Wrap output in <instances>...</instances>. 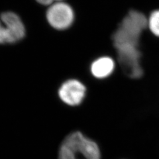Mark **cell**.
Segmentation results:
<instances>
[{"label":"cell","instance_id":"obj_1","mask_svg":"<svg viewBox=\"0 0 159 159\" xmlns=\"http://www.w3.org/2000/svg\"><path fill=\"white\" fill-rule=\"evenodd\" d=\"M147 23L144 15L131 11L123 20L113 36L119 61L124 72L131 78H139L143 74L140 62L141 54L139 50V40Z\"/></svg>","mask_w":159,"mask_h":159},{"label":"cell","instance_id":"obj_2","mask_svg":"<svg viewBox=\"0 0 159 159\" xmlns=\"http://www.w3.org/2000/svg\"><path fill=\"white\" fill-rule=\"evenodd\" d=\"M98 144L81 132H74L64 139L60 148L58 159H101Z\"/></svg>","mask_w":159,"mask_h":159},{"label":"cell","instance_id":"obj_3","mask_svg":"<svg viewBox=\"0 0 159 159\" xmlns=\"http://www.w3.org/2000/svg\"><path fill=\"white\" fill-rule=\"evenodd\" d=\"M25 35V29L16 13L4 12L0 21V44H11L21 41Z\"/></svg>","mask_w":159,"mask_h":159},{"label":"cell","instance_id":"obj_4","mask_svg":"<svg viewBox=\"0 0 159 159\" xmlns=\"http://www.w3.org/2000/svg\"><path fill=\"white\" fill-rule=\"evenodd\" d=\"M47 18L51 25L58 30H64L72 25L74 14L72 7L63 2L54 3L48 8Z\"/></svg>","mask_w":159,"mask_h":159},{"label":"cell","instance_id":"obj_5","mask_svg":"<svg viewBox=\"0 0 159 159\" xmlns=\"http://www.w3.org/2000/svg\"><path fill=\"white\" fill-rule=\"evenodd\" d=\"M86 88L77 80H68L60 88L58 94L62 101L71 106L80 104L86 96Z\"/></svg>","mask_w":159,"mask_h":159},{"label":"cell","instance_id":"obj_6","mask_svg":"<svg viewBox=\"0 0 159 159\" xmlns=\"http://www.w3.org/2000/svg\"><path fill=\"white\" fill-rule=\"evenodd\" d=\"M116 64L113 60L109 57H102L94 61L90 66L92 75L98 79H105L113 72Z\"/></svg>","mask_w":159,"mask_h":159},{"label":"cell","instance_id":"obj_7","mask_svg":"<svg viewBox=\"0 0 159 159\" xmlns=\"http://www.w3.org/2000/svg\"><path fill=\"white\" fill-rule=\"evenodd\" d=\"M148 25L151 32L159 37V10L152 13L148 21Z\"/></svg>","mask_w":159,"mask_h":159},{"label":"cell","instance_id":"obj_8","mask_svg":"<svg viewBox=\"0 0 159 159\" xmlns=\"http://www.w3.org/2000/svg\"><path fill=\"white\" fill-rule=\"evenodd\" d=\"M62 0H37V2L42 5H44V6H48L51 5L54 2H60Z\"/></svg>","mask_w":159,"mask_h":159}]
</instances>
